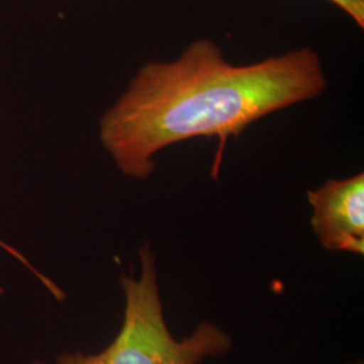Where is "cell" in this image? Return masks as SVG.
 <instances>
[{
    "mask_svg": "<svg viewBox=\"0 0 364 364\" xmlns=\"http://www.w3.org/2000/svg\"><path fill=\"white\" fill-rule=\"evenodd\" d=\"M326 88L321 57L309 46L235 65L215 41L195 39L177 58L139 68L100 119L99 139L132 180L150 178L162 150L196 138L220 141L218 169L230 138Z\"/></svg>",
    "mask_w": 364,
    "mask_h": 364,
    "instance_id": "1",
    "label": "cell"
},
{
    "mask_svg": "<svg viewBox=\"0 0 364 364\" xmlns=\"http://www.w3.org/2000/svg\"><path fill=\"white\" fill-rule=\"evenodd\" d=\"M139 274L123 275L124 314L120 331L103 351L63 352L54 362L28 364H200L234 348L231 335L212 321L200 323L186 338H176L165 318L156 255L149 243L139 248Z\"/></svg>",
    "mask_w": 364,
    "mask_h": 364,
    "instance_id": "2",
    "label": "cell"
},
{
    "mask_svg": "<svg viewBox=\"0 0 364 364\" xmlns=\"http://www.w3.org/2000/svg\"><path fill=\"white\" fill-rule=\"evenodd\" d=\"M311 227L321 247L364 255V173L328 178L308 191Z\"/></svg>",
    "mask_w": 364,
    "mask_h": 364,
    "instance_id": "3",
    "label": "cell"
},
{
    "mask_svg": "<svg viewBox=\"0 0 364 364\" xmlns=\"http://www.w3.org/2000/svg\"><path fill=\"white\" fill-rule=\"evenodd\" d=\"M346 15H348L355 25L364 28V0H328Z\"/></svg>",
    "mask_w": 364,
    "mask_h": 364,
    "instance_id": "4",
    "label": "cell"
},
{
    "mask_svg": "<svg viewBox=\"0 0 364 364\" xmlns=\"http://www.w3.org/2000/svg\"><path fill=\"white\" fill-rule=\"evenodd\" d=\"M347 364H363V362H359V360H358V362H351V363Z\"/></svg>",
    "mask_w": 364,
    "mask_h": 364,
    "instance_id": "5",
    "label": "cell"
}]
</instances>
